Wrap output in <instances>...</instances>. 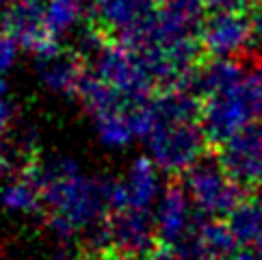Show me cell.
Instances as JSON below:
<instances>
[{"mask_svg": "<svg viewBox=\"0 0 262 260\" xmlns=\"http://www.w3.org/2000/svg\"><path fill=\"white\" fill-rule=\"evenodd\" d=\"M256 5L258 0H208L212 11H249Z\"/></svg>", "mask_w": 262, "mask_h": 260, "instance_id": "obj_22", "label": "cell"}, {"mask_svg": "<svg viewBox=\"0 0 262 260\" xmlns=\"http://www.w3.org/2000/svg\"><path fill=\"white\" fill-rule=\"evenodd\" d=\"M163 189L158 165L149 156H139L128 165L121 178H111V208L154 210Z\"/></svg>", "mask_w": 262, "mask_h": 260, "instance_id": "obj_8", "label": "cell"}, {"mask_svg": "<svg viewBox=\"0 0 262 260\" xmlns=\"http://www.w3.org/2000/svg\"><path fill=\"white\" fill-rule=\"evenodd\" d=\"M184 189L202 217H228L241 202V184L219 161H200L186 171Z\"/></svg>", "mask_w": 262, "mask_h": 260, "instance_id": "obj_6", "label": "cell"}, {"mask_svg": "<svg viewBox=\"0 0 262 260\" xmlns=\"http://www.w3.org/2000/svg\"><path fill=\"white\" fill-rule=\"evenodd\" d=\"M0 206L9 215L17 217H33L43 210L41 191L29 171L13 176V178L3 182V187H0Z\"/></svg>", "mask_w": 262, "mask_h": 260, "instance_id": "obj_16", "label": "cell"}, {"mask_svg": "<svg viewBox=\"0 0 262 260\" xmlns=\"http://www.w3.org/2000/svg\"><path fill=\"white\" fill-rule=\"evenodd\" d=\"M35 61L37 76L50 94L68 100L80 96L82 82H85L89 72L82 57H78L76 52L61 50V46H54L52 50L37 54Z\"/></svg>", "mask_w": 262, "mask_h": 260, "instance_id": "obj_12", "label": "cell"}, {"mask_svg": "<svg viewBox=\"0 0 262 260\" xmlns=\"http://www.w3.org/2000/svg\"><path fill=\"white\" fill-rule=\"evenodd\" d=\"M85 20L82 0H48L46 5V26L54 41H61L65 35L78 29Z\"/></svg>", "mask_w": 262, "mask_h": 260, "instance_id": "obj_17", "label": "cell"}, {"mask_svg": "<svg viewBox=\"0 0 262 260\" xmlns=\"http://www.w3.org/2000/svg\"><path fill=\"white\" fill-rule=\"evenodd\" d=\"M230 260H262V239L256 241V243L243 245L241 249H236L232 254Z\"/></svg>", "mask_w": 262, "mask_h": 260, "instance_id": "obj_23", "label": "cell"}, {"mask_svg": "<svg viewBox=\"0 0 262 260\" xmlns=\"http://www.w3.org/2000/svg\"><path fill=\"white\" fill-rule=\"evenodd\" d=\"M254 189H256V200H258V202L262 204V180L254 184Z\"/></svg>", "mask_w": 262, "mask_h": 260, "instance_id": "obj_28", "label": "cell"}, {"mask_svg": "<svg viewBox=\"0 0 262 260\" xmlns=\"http://www.w3.org/2000/svg\"><path fill=\"white\" fill-rule=\"evenodd\" d=\"M228 226L236 243L249 245L262 239V204L258 200L238 202V206L228 215Z\"/></svg>", "mask_w": 262, "mask_h": 260, "instance_id": "obj_18", "label": "cell"}, {"mask_svg": "<svg viewBox=\"0 0 262 260\" xmlns=\"http://www.w3.org/2000/svg\"><path fill=\"white\" fill-rule=\"evenodd\" d=\"M17 41L9 33L0 35V76H7L17 63Z\"/></svg>", "mask_w": 262, "mask_h": 260, "instance_id": "obj_20", "label": "cell"}, {"mask_svg": "<svg viewBox=\"0 0 262 260\" xmlns=\"http://www.w3.org/2000/svg\"><path fill=\"white\" fill-rule=\"evenodd\" d=\"M219 147V163L241 187L262 180V122L251 124Z\"/></svg>", "mask_w": 262, "mask_h": 260, "instance_id": "obj_13", "label": "cell"}, {"mask_svg": "<svg viewBox=\"0 0 262 260\" xmlns=\"http://www.w3.org/2000/svg\"><path fill=\"white\" fill-rule=\"evenodd\" d=\"M93 15L104 35L141 50L158 29V0H93Z\"/></svg>", "mask_w": 262, "mask_h": 260, "instance_id": "obj_5", "label": "cell"}, {"mask_svg": "<svg viewBox=\"0 0 262 260\" xmlns=\"http://www.w3.org/2000/svg\"><path fill=\"white\" fill-rule=\"evenodd\" d=\"M54 260H96V258H91V256H85V254H72V252H63L59 254Z\"/></svg>", "mask_w": 262, "mask_h": 260, "instance_id": "obj_25", "label": "cell"}, {"mask_svg": "<svg viewBox=\"0 0 262 260\" xmlns=\"http://www.w3.org/2000/svg\"><path fill=\"white\" fill-rule=\"evenodd\" d=\"M22 147H26L24 141L13 143V141H9V139L0 141V178L11 176V171L15 169V165H17V156H20Z\"/></svg>", "mask_w": 262, "mask_h": 260, "instance_id": "obj_19", "label": "cell"}, {"mask_svg": "<svg viewBox=\"0 0 262 260\" xmlns=\"http://www.w3.org/2000/svg\"><path fill=\"white\" fill-rule=\"evenodd\" d=\"M200 44L212 59H234L258 44L254 17L247 11H214L200 31Z\"/></svg>", "mask_w": 262, "mask_h": 260, "instance_id": "obj_7", "label": "cell"}, {"mask_svg": "<svg viewBox=\"0 0 262 260\" xmlns=\"http://www.w3.org/2000/svg\"><path fill=\"white\" fill-rule=\"evenodd\" d=\"M202 104L186 89H163L154 98V124L145 137L147 154L165 174H186L206 150Z\"/></svg>", "mask_w": 262, "mask_h": 260, "instance_id": "obj_2", "label": "cell"}, {"mask_svg": "<svg viewBox=\"0 0 262 260\" xmlns=\"http://www.w3.org/2000/svg\"><path fill=\"white\" fill-rule=\"evenodd\" d=\"M111 254L119 258H141L154 249L156 226L154 210L141 208H119L108 217Z\"/></svg>", "mask_w": 262, "mask_h": 260, "instance_id": "obj_9", "label": "cell"}, {"mask_svg": "<svg viewBox=\"0 0 262 260\" xmlns=\"http://www.w3.org/2000/svg\"><path fill=\"white\" fill-rule=\"evenodd\" d=\"M208 9V0H158L154 37H200Z\"/></svg>", "mask_w": 262, "mask_h": 260, "instance_id": "obj_15", "label": "cell"}, {"mask_svg": "<svg viewBox=\"0 0 262 260\" xmlns=\"http://www.w3.org/2000/svg\"><path fill=\"white\" fill-rule=\"evenodd\" d=\"M202 128L208 143L223 145L262 119V94L251 74L202 98Z\"/></svg>", "mask_w": 262, "mask_h": 260, "instance_id": "obj_4", "label": "cell"}, {"mask_svg": "<svg viewBox=\"0 0 262 260\" xmlns=\"http://www.w3.org/2000/svg\"><path fill=\"white\" fill-rule=\"evenodd\" d=\"M9 3H11V0H0V7L7 9V7H9Z\"/></svg>", "mask_w": 262, "mask_h": 260, "instance_id": "obj_29", "label": "cell"}, {"mask_svg": "<svg viewBox=\"0 0 262 260\" xmlns=\"http://www.w3.org/2000/svg\"><path fill=\"white\" fill-rule=\"evenodd\" d=\"M251 76H254V80H256V85H258V89H260V94H262V59L256 63V70L251 72Z\"/></svg>", "mask_w": 262, "mask_h": 260, "instance_id": "obj_26", "label": "cell"}, {"mask_svg": "<svg viewBox=\"0 0 262 260\" xmlns=\"http://www.w3.org/2000/svg\"><path fill=\"white\" fill-rule=\"evenodd\" d=\"M85 52H89V72L126 98H149L156 80L149 72L143 54L130 46L106 39L100 29L85 39Z\"/></svg>", "mask_w": 262, "mask_h": 260, "instance_id": "obj_3", "label": "cell"}, {"mask_svg": "<svg viewBox=\"0 0 262 260\" xmlns=\"http://www.w3.org/2000/svg\"><path fill=\"white\" fill-rule=\"evenodd\" d=\"M15 117H17V111L13 106V102L9 98L0 100V141L9 139V135H11V130H13V124H15Z\"/></svg>", "mask_w": 262, "mask_h": 260, "instance_id": "obj_21", "label": "cell"}, {"mask_svg": "<svg viewBox=\"0 0 262 260\" xmlns=\"http://www.w3.org/2000/svg\"><path fill=\"white\" fill-rule=\"evenodd\" d=\"M236 245L228 221L223 224L217 217H202L189 239L173 252L180 260H230Z\"/></svg>", "mask_w": 262, "mask_h": 260, "instance_id": "obj_14", "label": "cell"}, {"mask_svg": "<svg viewBox=\"0 0 262 260\" xmlns=\"http://www.w3.org/2000/svg\"><path fill=\"white\" fill-rule=\"evenodd\" d=\"M46 5L48 0H11L5 11L7 33L17 41L22 50L35 54V57L59 46L48 35Z\"/></svg>", "mask_w": 262, "mask_h": 260, "instance_id": "obj_11", "label": "cell"}, {"mask_svg": "<svg viewBox=\"0 0 262 260\" xmlns=\"http://www.w3.org/2000/svg\"><path fill=\"white\" fill-rule=\"evenodd\" d=\"M193 202L184 184H167L154 206V226L158 243L176 249L182 245L195 228Z\"/></svg>", "mask_w": 262, "mask_h": 260, "instance_id": "obj_10", "label": "cell"}, {"mask_svg": "<svg viewBox=\"0 0 262 260\" xmlns=\"http://www.w3.org/2000/svg\"><path fill=\"white\" fill-rule=\"evenodd\" d=\"M254 17V29H256V39L258 44H262V3L256 7V13L251 15Z\"/></svg>", "mask_w": 262, "mask_h": 260, "instance_id": "obj_24", "label": "cell"}, {"mask_svg": "<svg viewBox=\"0 0 262 260\" xmlns=\"http://www.w3.org/2000/svg\"><path fill=\"white\" fill-rule=\"evenodd\" d=\"M9 98V82L5 76H0V100H5Z\"/></svg>", "mask_w": 262, "mask_h": 260, "instance_id": "obj_27", "label": "cell"}, {"mask_svg": "<svg viewBox=\"0 0 262 260\" xmlns=\"http://www.w3.org/2000/svg\"><path fill=\"white\" fill-rule=\"evenodd\" d=\"M41 191L46 226L57 239H89L108 224L111 178L87 174L68 156L33 163L29 169Z\"/></svg>", "mask_w": 262, "mask_h": 260, "instance_id": "obj_1", "label": "cell"}]
</instances>
